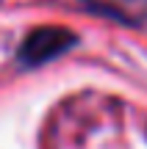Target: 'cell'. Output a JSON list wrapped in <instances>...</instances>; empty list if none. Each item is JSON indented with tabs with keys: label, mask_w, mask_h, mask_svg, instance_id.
<instances>
[{
	"label": "cell",
	"mask_w": 147,
	"mask_h": 149,
	"mask_svg": "<svg viewBox=\"0 0 147 149\" xmlns=\"http://www.w3.org/2000/svg\"><path fill=\"white\" fill-rule=\"evenodd\" d=\"M75 44V36L64 28H39V31L28 33V39L20 47V61L25 66H39L44 61L61 55Z\"/></svg>",
	"instance_id": "obj_1"
},
{
	"label": "cell",
	"mask_w": 147,
	"mask_h": 149,
	"mask_svg": "<svg viewBox=\"0 0 147 149\" xmlns=\"http://www.w3.org/2000/svg\"><path fill=\"white\" fill-rule=\"evenodd\" d=\"M81 3L122 25H142L147 19V0H81Z\"/></svg>",
	"instance_id": "obj_2"
}]
</instances>
